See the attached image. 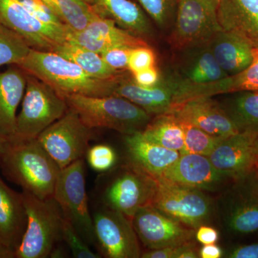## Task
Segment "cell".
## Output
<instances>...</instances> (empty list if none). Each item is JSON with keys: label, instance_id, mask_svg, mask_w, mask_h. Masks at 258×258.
I'll return each instance as SVG.
<instances>
[{"label": "cell", "instance_id": "cell-1", "mask_svg": "<svg viewBox=\"0 0 258 258\" xmlns=\"http://www.w3.org/2000/svg\"><path fill=\"white\" fill-rule=\"evenodd\" d=\"M29 75L35 76L62 96L79 94L103 97L113 96L122 75L113 79H96L80 66L54 52L30 49L18 64Z\"/></svg>", "mask_w": 258, "mask_h": 258}, {"label": "cell", "instance_id": "cell-2", "mask_svg": "<svg viewBox=\"0 0 258 258\" xmlns=\"http://www.w3.org/2000/svg\"><path fill=\"white\" fill-rule=\"evenodd\" d=\"M7 179L37 198H53L60 168L37 139L10 141L0 159Z\"/></svg>", "mask_w": 258, "mask_h": 258}, {"label": "cell", "instance_id": "cell-3", "mask_svg": "<svg viewBox=\"0 0 258 258\" xmlns=\"http://www.w3.org/2000/svg\"><path fill=\"white\" fill-rule=\"evenodd\" d=\"M64 98L69 108L92 129H112L132 135L142 132L152 120V115L123 97L73 94Z\"/></svg>", "mask_w": 258, "mask_h": 258}, {"label": "cell", "instance_id": "cell-4", "mask_svg": "<svg viewBox=\"0 0 258 258\" xmlns=\"http://www.w3.org/2000/svg\"><path fill=\"white\" fill-rule=\"evenodd\" d=\"M28 223L15 258H47L62 240L64 216L54 199H40L23 191Z\"/></svg>", "mask_w": 258, "mask_h": 258}, {"label": "cell", "instance_id": "cell-5", "mask_svg": "<svg viewBox=\"0 0 258 258\" xmlns=\"http://www.w3.org/2000/svg\"><path fill=\"white\" fill-rule=\"evenodd\" d=\"M68 110L64 97L46 83L27 74L22 109L17 116L14 138L10 141L36 139Z\"/></svg>", "mask_w": 258, "mask_h": 258}, {"label": "cell", "instance_id": "cell-6", "mask_svg": "<svg viewBox=\"0 0 258 258\" xmlns=\"http://www.w3.org/2000/svg\"><path fill=\"white\" fill-rule=\"evenodd\" d=\"M220 0H178L169 37L171 46L183 51L206 45L222 30L217 17Z\"/></svg>", "mask_w": 258, "mask_h": 258}, {"label": "cell", "instance_id": "cell-7", "mask_svg": "<svg viewBox=\"0 0 258 258\" xmlns=\"http://www.w3.org/2000/svg\"><path fill=\"white\" fill-rule=\"evenodd\" d=\"M53 198L63 216L74 226L86 242L96 246L93 216L88 207L84 159L61 169Z\"/></svg>", "mask_w": 258, "mask_h": 258}, {"label": "cell", "instance_id": "cell-8", "mask_svg": "<svg viewBox=\"0 0 258 258\" xmlns=\"http://www.w3.org/2000/svg\"><path fill=\"white\" fill-rule=\"evenodd\" d=\"M130 164L100 186V195L105 207L132 220L139 208L152 203L157 182L132 161Z\"/></svg>", "mask_w": 258, "mask_h": 258}, {"label": "cell", "instance_id": "cell-9", "mask_svg": "<svg viewBox=\"0 0 258 258\" xmlns=\"http://www.w3.org/2000/svg\"><path fill=\"white\" fill-rule=\"evenodd\" d=\"M93 129L84 124L79 115L69 108L67 112L37 137L60 169L86 157Z\"/></svg>", "mask_w": 258, "mask_h": 258}, {"label": "cell", "instance_id": "cell-10", "mask_svg": "<svg viewBox=\"0 0 258 258\" xmlns=\"http://www.w3.org/2000/svg\"><path fill=\"white\" fill-rule=\"evenodd\" d=\"M152 205L164 215L190 228L198 229L209 222L212 215L210 200L202 190L156 179Z\"/></svg>", "mask_w": 258, "mask_h": 258}, {"label": "cell", "instance_id": "cell-11", "mask_svg": "<svg viewBox=\"0 0 258 258\" xmlns=\"http://www.w3.org/2000/svg\"><path fill=\"white\" fill-rule=\"evenodd\" d=\"M0 23L20 35L30 48L53 52L69 40L71 29L47 25L35 18L19 0H0Z\"/></svg>", "mask_w": 258, "mask_h": 258}, {"label": "cell", "instance_id": "cell-12", "mask_svg": "<svg viewBox=\"0 0 258 258\" xmlns=\"http://www.w3.org/2000/svg\"><path fill=\"white\" fill-rule=\"evenodd\" d=\"M96 247L108 258L141 257L139 238L132 220L123 214L106 208L93 215Z\"/></svg>", "mask_w": 258, "mask_h": 258}, {"label": "cell", "instance_id": "cell-13", "mask_svg": "<svg viewBox=\"0 0 258 258\" xmlns=\"http://www.w3.org/2000/svg\"><path fill=\"white\" fill-rule=\"evenodd\" d=\"M131 220L139 240L149 249L190 244L193 238V230L152 204L139 208Z\"/></svg>", "mask_w": 258, "mask_h": 258}, {"label": "cell", "instance_id": "cell-14", "mask_svg": "<svg viewBox=\"0 0 258 258\" xmlns=\"http://www.w3.org/2000/svg\"><path fill=\"white\" fill-rule=\"evenodd\" d=\"M179 80L176 74H161L156 86L145 88L134 81L130 71L122 75L115 89L114 96L123 97L141 107L151 115L169 113L176 105Z\"/></svg>", "mask_w": 258, "mask_h": 258}, {"label": "cell", "instance_id": "cell-15", "mask_svg": "<svg viewBox=\"0 0 258 258\" xmlns=\"http://www.w3.org/2000/svg\"><path fill=\"white\" fill-rule=\"evenodd\" d=\"M257 136L258 134L239 132L227 137L215 148L209 159L227 177L242 179L249 174L257 159Z\"/></svg>", "mask_w": 258, "mask_h": 258}, {"label": "cell", "instance_id": "cell-16", "mask_svg": "<svg viewBox=\"0 0 258 258\" xmlns=\"http://www.w3.org/2000/svg\"><path fill=\"white\" fill-rule=\"evenodd\" d=\"M169 113L181 122L225 139L239 133L237 127L221 106L212 97L191 98L179 103Z\"/></svg>", "mask_w": 258, "mask_h": 258}, {"label": "cell", "instance_id": "cell-17", "mask_svg": "<svg viewBox=\"0 0 258 258\" xmlns=\"http://www.w3.org/2000/svg\"><path fill=\"white\" fill-rule=\"evenodd\" d=\"M68 41L98 54L115 46L132 48L149 46L147 40L120 28L113 20L98 15L84 30L75 31L71 29Z\"/></svg>", "mask_w": 258, "mask_h": 258}, {"label": "cell", "instance_id": "cell-18", "mask_svg": "<svg viewBox=\"0 0 258 258\" xmlns=\"http://www.w3.org/2000/svg\"><path fill=\"white\" fill-rule=\"evenodd\" d=\"M158 178L202 191L216 189L229 179L217 170L208 157L197 154H181Z\"/></svg>", "mask_w": 258, "mask_h": 258}, {"label": "cell", "instance_id": "cell-19", "mask_svg": "<svg viewBox=\"0 0 258 258\" xmlns=\"http://www.w3.org/2000/svg\"><path fill=\"white\" fill-rule=\"evenodd\" d=\"M253 59L247 69L215 82L193 85L179 78L177 105L186 100L200 97H212L222 93L258 91V49L252 48Z\"/></svg>", "mask_w": 258, "mask_h": 258}, {"label": "cell", "instance_id": "cell-20", "mask_svg": "<svg viewBox=\"0 0 258 258\" xmlns=\"http://www.w3.org/2000/svg\"><path fill=\"white\" fill-rule=\"evenodd\" d=\"M217 17L222 30L258 49V0H220Z\"/></svg>", "mask_w": 258, "mask_h": 258}, {"label": "cell", "instance_id": "cell-21", "mask_svg": "<svg viewBox=\"0 0 258 258\" xmlns=\"http://www.w3.org/2000/svg\"><path fill=\"white\" fill-rule=\"evenodd\" d=\"M28 223L23 195L10 187L0 176V242L15 252Z\"/></svg>", "mask_w": 258, "mask_h": 258}, {"label": "cell", "instance_id": "cell-22", "mask_svg": "<svg viewBox=\"0 0 258 258\" xmlns=\"http://www.w3.org/2000/svg\"><path fill=\"white\" fill-rule=\"evenodd\" d=\"M27 74L15 64L0 73V134L12 140L16 130L17 109L23 101Z\"/></svg>", "mask_w": 258, "mask_h": 258}, {"label": "cell", "instance_id": "cell-23", "mask_svg": "<svg viewBox=\"0 0 258 258\" xmlns=\"http://www.w3.org/2000/svg\"><path fill=\"white\" fill-rule=\"evenodd\" d=\"M131 161L154 178L159 177L180 157L179 152L153 143L140 132L125 136Z\"/></svg>", "mask_w": 258, "mask_h": 258}, {"label": "cell", "instance_id": "cell-24", "mask_svg": "<svg viewBox=\"0 0 258 258\" xmlns=\"http://www.w3.org/2000/svg\"><path fill=\"white\" fill-rule=\"evenodd\" d=\"M96 14L110 19L120 28L145 40L153 35L150 21L132 0H86Z\"/></svg>", "mask_w": 258, "mask_h": 258}, {"label": "cell", "instance_id": "cell-25", "mask_svg": "<svg viewBox=\"0 0 258 258\" xmlns=\"http://www.w3.org/2000/svg\"><path fill=\"white\" fill-rule=\"evenodd\" d=\"M181 52L183 55L175 74L183 82L207 84L228 76L219 66L208 43Z\"/></svg>", "mask_w": 258, "mask_h": 258}, {"label": "cell", "instance_id": "cell-26", "mask_svg": "<svg viewBox=\"0 0 258 258\" xmlns=\"http://www.w3.org/2000/svg\"><path fill=\"white\" fill-rule=\"evenodd\" d=\"M242 179L246 184L229 203L225 223L233 233L247 235L258 231V190L247 177Z\"/></svg>", "mask_w": 258, "mask_h": 258}, {"label": "cell", "instance_id": "cell-27", "mask_svg": "<svg viewBox=\"0 0 258 258\" xmlns=\"http://www.w3.org/2000/svg\"><path fill=\"white\" fill-rule=\"evenodd\" d=\"M208 45L219 66L228 76L238 74L252 62L253 47L231 32L223 30L217 32Z\"/></svg>", "mask_w": 258, "mask_h": 258}, {"label": "cell", "instance_id": "cell-28", "mask_svg": "<svg viewBox=\"0 0 258 258\" xmlns=\"http://www.w3.org/2000/svg\"><path fill=\"white\" fill-rule=\"evenodd\" d=\"M53 52L78 64L85 72L96 79H115L125 71L113 69L103 60L100 54L74 42L67 41L60 44L55 47Z\"/></svg>", "mask_w": 258, "mask_h": 258}, {"label": "cell", "instance_id": "cell-29", "mask_svg": "<svg viewBox=\"0 0 258 258\" xmlns=\"http://www.w3.org/2000/svg\"><path fill=\"white\" fill-rule=\"evenodd\" d=\"M140 133L147 140L171 150L180 152L184 147V127L171 113L156 115Z\"/></svg>", "mask_w": 258, "mask_h": 258}, {"label": "cell", "instance_id": "cell-30", "mask_svg": "<svg viewBox=\"0 0 258 258\" xmlns=\"http://www.w3.org/2000/svg\"><path fill=\"white\" fill-rule=\"evenodd\" d=\"M237 93L221 106L239 132L258 134V91Z\"/></svg>", "mask_w": 258, "mask_h": 258}, {"label": "cell", "instance_id": "cell-31", "mask_svg": "<svg viewBox=\"0 0 258 258\" xmlns=\"http://www.w3.org/2000/svg\"><path fill=\"white\" fill-rule=\"evenodd\" d=\"M66 25L81 31L98 14L86 0H42Z\"/></svg>", "mask_w": 258, "mask_h": 258}, {"label": "cell", "instance_id": "cell-32", "mask_svg": "<svg viewBox=\"0 0 258 258\" xmlns=\"http://www.w3.org/2000/svg\"><path fill=\"white\" fill-rule=\"evenodd\" d=\"M30 49L20 35L0 23V67L5 64H18Z\"/></svg>", "mask_w": 258, "mask_h": 258}, {"label": "cell", "instance_id": "cell-33", "mask_svg": "<svg viewBox=\"0 0 258 258\" xmlns=\"http://www.w3.org/2000/svg\"><path fill=\"white\" fill-rule=\"evenodd\" d=\"M181 123L184 127L185 139L184 147L179 152L181 155L197 154L209 157L220 142L225 139L212 136L198 127L184 122H181Z\"/></svg>", "mask_w": 258, "mask_h": 258}, {"label": "cell", "instance_id": "cell-34", "mask_svg": "<svg viewBox=\"0 0 258 258\" xmlns=\"http://www.w3.org/2000/svg\"><path fill=\"white\" fill-rule=\"evenodd\" d=\"M139 6L161 29L173 26L178 0H136Z\"/></svg>", "mask_w": 258, "mask_h": 258}, {"label": "cell", "instance_id": "cell-35", "mask_svg": "<svg viewBox=\"0 0 258 258\" xmlns=\"http://www.w3.org/2000/svg\"><path fill=\"white\" fill-rule=\"evenodd\" d=\"M62 240L67 244L73 257L76 258H100L101 256L96 253L90 247V244L83 238L79 232L64 217L62 229Z\"/></svg>", "mask_w": 258, "mask_h": 258}, {"label": "cell", "instance_id": "cell-36", "mask_svg": "<svg viewBox=\"0 0 258 258\" xmlns=\"http://www.w3.org/2000/svg\"><path fill=\"white\" fill-rule=\"evenodd\" d=\"M86 157L91 168L98 172L111 170L117 161L116 152L106 144H96L90 147Z\"/></svg>", "mask_w": 258, "mask_h": 258}, {"label": "cell", "instance_id": "cell-37", "mask_svg": "<svg viewBox=\"0 0 258 258\" xmlns=\"http://www.w3.org/2000/svg\"><path fill=\"white\" fill-rule=\"evenodd\" d=\"M156 56L149 46L135 47L131 51L128 71L134 74L139 71L156 66Z\"/></svg>", "mask_w": 258, "mask_h": 258}, {"label": "cell", "instance_id": "cell-38", "mask_svg": "<svg viewBox=\"0 0 258 258\" xmlns=\"http://www.w3.org/2000/svg\"><path fill=\"white\" fill-rule=\"evenodd\" d=\"M37 20L47 25L63 27L66 25L42 0H19Z\"/></svg>", "mask_w": 258, "mask_h": 258}, {"label": "cell", "instance_id": "cell-39", "mask_svg": "<svg viewBox=\"0 0 258 258\" xmlns=\"http://www.w3.org/2000/svg\"><path fill=\"white\" fill-rule=\"evenodd\" d=\"M198 252L191 244L160 249H149L141 255V257L143 258H198Z\"/></svg>", "mask_w": 258, "mask_h": 258}, {"label": "cell", "instance_id": "cell-40", "mask_svg": "<svg viewBox=\"0 0 258 258\" xmlns=\"http://www.w3.org/2000/svg\"><path fill=\"white\" fill-rule=\"evenodd\" d=\"M132 49V47L128 46H115L105 50L100 55L103 60L113 69L126 71Z\"/></svg>", "mask_w": 258, "mask_h": 258}, {"label": "cell", "instance_id": "cell-41", "mask_svg": "<svg viewBox=\"0 0 258 258\" xmlns=\"http://www.w3.org/2000/svg\"><path fill=\"white\" fill-rule=\"evenodd\" d=\"M134 81L139 86L145 88L153 87L160 81L161 78V72L156 66L143 70L132 74Z\"/></svg>", "mask_w": 258, "mask_h": 258}, {"label": "cell", "instance_id": "cell-42", "mask_svg": "<svg viewBox=\"0 0 258 258\" xmlns=\"http://www.w3.org/2000/svg\"><path fill=\"white\" fill-rule=\"evenodd\" d=\"M227 257L230 258H258V243L241 245L234 247L228 251Z\"/></svg>", "mask_w": 258, "mask_h": 258}, {"label": "cell", "instance_id": "cell-43", "mask_svg": "<svg viewBox=\"0 0 258 258\" xmlns=\"http://www.w3.org/2000/svg\"><path fill=\"white\" fill-rule=\"evenodd\" d=\"M196 238L203 244H215L218 240L219 234L215 229L204 225L198 227Z\"/></svg>", "mask_w": 258, "mask_h": 258}, {"label": "cell", "instance_id": "cell-44", "mask_svg": "<svg viewBox=\"0 0 258 258\" xmlns=\"http://www.w3.org/2000/svg\"><path fill=\"white\" fill-rule=\"evenodd\" d=\"M200 257L203 258H220L222 255V250L215 244H204L200 251Z\"/></svg>", "mask_w": 258, "mask_h": 258}, {"label": "cell", "instance_id": "cell-45", "mask_svg": "<svg viewBox=\"0 0 258 258\" xmlns=\"http://www.w3.org/2000/svg\"><path fill=\"white\" fill-rule=\"evenodd\" d=\"M246 177L248 178L250 181H252V182L258 186V158L255 162H254L252 169L249 171V174L246 176Z\"/></svg>", "mask_w": 258, "mask_h": 258}, {"label": "cell", "instance_id": "cell-46", "mask_svg": "<svg viewBox=\"0 0 258 258\" xmlns=\"http://www.w3.org/2000/svg\"><path fill=\"white\" fill-rule=\"evenodd\" d=\"M0 258H15V252L0 243Z\"/></svg>", "mask_w": 258, "mask_h": 258}, {"label": "cell", "instance_id": "cell-47", "mask_svg": "<svg viewBox=\"0 0 258 258\" xmlns=\"http://www.w3.org/2000/svg\"><path fill=\"white\" fill-rule=\"evenodd\" d=\"M10 141L9 139L5 137L3 134H0V159H1L2 156L3 155L7 148H8Z\"/></svg>", "mask_w": 258, "mask_h": 258}, {"label": "cell", "instance_id": "cell-48", "mask_svg": "<svg viewBox=\"0 0 258 258\" xmlns=\"http://www.w3.org/2000/svg\"><path fill=\"white\" fill-rule=\"evenodd\" d=\"M256 147H257V156H258V136L257 137V139H256Z\"/></svg>", "mask_w": 258, "mask_h": 258}, {"label": "cell", "instance_id": "cell-49", "mask_svg": "<svg viewBox=\"0 0 258 258\" xmlns=\"http://www.w3.org/2000/svg\"><path fill=\"white\" fill-rule=\"evenodd\" d=\"M245 177H246V176H245ZM247 179H248V178H247ZM249 181H250V180H249ZM251 181V182H252V184H253L254 185V186H255V187H256V188H257V189L258 190V186H257V185H256L255 184H254V183L252 182V181Z\"/></svg>", "mask_w": 258, "mask_h": 258}, {"label": "cell", "instance_id": "cell-50", "mask_svg": "<svg viewBox=\"0 0 258 258\" xmlns=\"http://www.w3.org/2000/svg\"><path fill=\"white\" fill-rule=\"evenodd\" d=\"M0 243H1V242H0Z\"/></svg>", "mask_w": 258, "mask_h": 258}]
</instances>
